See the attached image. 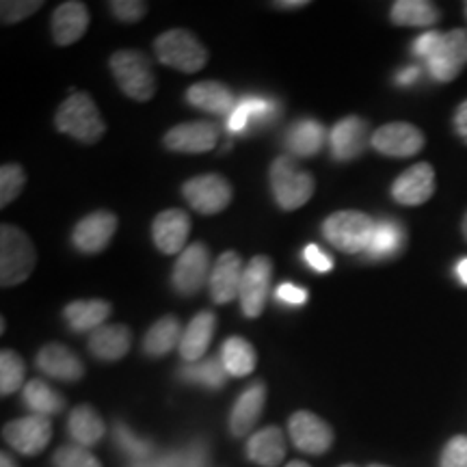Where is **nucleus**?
Returning <instances> with one entry per match:
<instances>
[{
    "label": "nucleus",
    "instance_id": "obj_1",
    "mask_svg": "<svg viewBox=\"0 0 467 467\" xmlns=\"http://www.w3.org/2000/svg\"><path fill=\"white\" fill-rule=\"evenodd\" d=\"M55 124L58 132L67 134V137L85 145L98 143L107 134V124H104L100 109L96 107L89 93L85 91L72 93L57 109Z\"/></svg>",
    "mask_w": 467,
    "mask_h": 467
},
{
    "label": "nucleus",
    "instance_id": "obj_2",
    "mask_svg": "<svg viewBox=\"0 0 467 467\" xmlns=\"http://www.w3.org/2000/svg\"><path fill=\"white\" fill-rule=\"evenodd\" d=\"M37 265V251L28 234L5 223L0 227V285L14 288L31 277Z\"/></svg>",
    "mask_w": 467,
    "mask_h": 467
},
{
    "label": "nucleus",
    "instance_id": "obj_3",
    "mask_svg": "<svg viewBox=\"0 0 467 467\" xmlns=\"http://www.w3.org/2000/svg\"><path fill=\"white\" fill-rule=\"evenodd\" d=\"M115 83L134 102H150L156 96V74L141 50H117L109 58Z\"/></svg>",
    "mask_w": 467,
    "mask_h": 467
},
{
    "label": "nucleus",
    "instance_id": "obj_4",
    "mask_svg": "<svg viewBox=\"0 0 467 467\" xmlns=\"http://www.w3.org/2000/svg\"><path fill=\"white\" fill-rule=\"evenodd\" d=\"M377 221L359 210H340L329 214L323 223V236L344 254H361L372 244Z\"/></svg>",
    "mask_w": 467,
    "mask_h": 467
},
{
    "label": "nucleus",
    "instance_id": "obj_5",
    "mask_svg": "<svg viewBox=\"0 0 467 467\" xmlns=\"http://www.w3.org/2000/svg\"><path fill=\"white\" fill-rule=\"evenodd\" d=\"M154 52L162 66L184 74H197L208 63L206 46L186 28H171L159 35L154 42Z\"/></svg>",
    "mask_w": 467,
    "mask_h": 467
},
{
    "label": "nucleus",
    "instance_id": "obj_6",
    "mask_svg": "<svg viewBox=\"0 0 467 467\" xmlns=\"http://www.w3.org/2000/svg\"><path fill=\"white\" fill-rule=\"evenodd\" d=\"M271 189L279 208L299 210L312 200L317 182L312 173L296 167L288 156H279L271 165Z\"/></svg>",
    "mask_w": 467,
    "mask_h": 467
},
{
    "label": "nucleus",
    "instance_id": "obj_7",
    "mask_svg": "<svg viewBox=\"0 0 467 467\" xmlns=\"http://www.w3.org/2000/svg\"><path fill=\"white\" fill-rule=\"evenodd\" d=\"M426 66L437 83H452L467 66V31L454 28L441 33L433 50L426 57Z\"/></svg>",
    "mask_w": 467,
    "mask_h": 467
},
{
    "label": "nucleus",
    "instance_id": "obj_8",
    "mask_svg": "<svg viewBox=\"0 0 467 467\" xmlns=\"http://www.w3.org/2000/svg\"><path fill=\"white\" fill-rule=\"evenodd\" d=\"M182 195L195 213L210 217V214L223 213L230 206L234 200V189L223 175L203 173L184 182Z\"/></svg>",
    "mask_w": 467,
    "mask_h": 467
},
{
    "label": "nucleus",
    "instance_id": "obj_9",
    "mask_svg": "<svg viewBox=\"0 0 467 467\" xmlns=\"http://www.w3.org/2000/svg\"><path fill=\"white\" fill-rule=\"evenodd\" d=\"M273 279V262L266 255H255L244 266L241 284V309L247 318H258L265 312Z\"/></svg>",
    "mask_w": 467,
    "mask_h": 467
},
{
    "label": "nucleus",
    "instance_id": "obj_10",
    "mask_svg": "<svg viewBox=\"0 0 467 467\" xmlns=\"http://www.w3.org/2000/svg\"><path fill=\"white\" fill-rule=\"evenodd\" d=\"M426 137L418 126L405 121H392L377 128L370 137V145L379 154L392 156V159H409L422 151Z\"/></svg>",
    "mask_w": 467,
    "mask_h": 467
},
{
    "label": "nucleus",
    "instance_id": "obj_11",
    "mask_svg": "<svg viewBox=\"0 0 467 467\" xmlns=\"http://www.w3.org/2000/svg\"><path fill=\"white\" fill-rule=\"evenodd\" d=\"M210 251L203 243H192L180 254L173 268V285L180 295H197L210 282Z\"/></svg>",
    "mask_w": 467,
    "mask_h": 467
},
{
    "label": "nucleus",
    "instance_id": "obj_12",
    "mask_svg": "<svg viewBox=\"0 0 467 467\" xmlns=\"http://www.w3.org/2000/svg\"><path fill=\"white\" fill-rule=\"evenodd\" d=\"M3 437L14 451L25 457H35V454L44 452V448L50 443L52 424L48 418L31 413V416L5 424Z\"/></svg>",
    "mask_w": 467,
    "mask_h": 467
},
{
    "label": "nucleus",
    "instance_id": "obj_13",
    "mask_svg": "<svg viewBox=\"0 0 467 467\" xmlns=\"http://www.w3.org/2000/svg\"><path fill=\"white\" fill-rule=\"evenodd\" d=\"M290 440L306 454H325L334 446V431L325 422L323 418H318L312 411H296L292 413L290 422Z\"/></svg>",
    "mask_w": 467,
    "mask_h": 467
},
{
    "label": "nucleus",
    "instance_id": "obj_14",
    "mask_svg": "<svg viewBox=\"0 0 467 467\" xmlns=\"http://www.w3.org/2000/svg\"><path fill=\"white\" fill-rule=\"evenodd\" d=\"M169 151L178 154H206L219 143V128L213 121H186L173 126L162 139Z\"/></svg>",
    "mask_w": 467,
    "mask_h": 467
},
{
    "label": "nucleus",
    "instance_id": "obj_15",
    "mask_svg": "<svg viewBox=\"0 0 467 467\" xmlns=\"http://www.w3.org/2000/svg\"><path fill=\"white\" fill-rule=\"evenodd\" d=\"M117 232V214L109 210H96V213L87 214L74 225L72 243L80 254L93 255L100 254L109 247Z\"/></svg>",
    "mask_w": 467,
    "mask_h": 467
},
{
    "label": "nucleus",
    "instance_id": "obj_16",
    "mask_svg": "<svg viewBox=\"0 0 467 467\" xmlns=\"http://www.w3.org/2000/svg\"><path fill=\"white\" fill-rule=\"evenodd\" d=\"M435 195V169L431 162H418L402 171L392 184V197L400 206H422Z\"/></svg>",
    "mask_w": 467,
    "mask_h": 467
},
{
    "label": "nucleus",
    "instance_id": "obj_17",
    "mask_svg": "<svg viewBox=\"0 0 467 467\" xmlns=\"http://www.w3.org/2000/svg\"><path fill=\"white\" fill-rule=\"evenodd\" d=\"M243 260L236 251H223L217 258V265L213 266L210 273V296L217 306H227L241 295V284H243Z\"/></svg>",
    "mask_w": 467,
    "mask_h": 467
},
{
    "label": "nucleus",
    "instance_id": "obj_18",
    "mask_svg": "<svg viewBox=\"0 0 467 467\" xmlns=\"http://www.w3.org/2000/svg\"><path fill=\"white\" fill-rule=\"evenodd\" d=\"M191 234V217L184 210L171 208L165 213L156 214L154 223H151V241L156 249L165 255L180 254L186 249V241Z\"/></svg>",
    "mask_w": 467,
    "mask_h": 467
},
{
    "label": "nucleus",
    "instance_id": "obj_19",
    "mask_svg": "<svg viewBox=\"0 0 467 467\" xmlns=\"http://www.w3.org/2000/svg\"><path fill=\"white\" fill-rule=\"evenodd\" d=\"M37 368L57 381H80L85 377V364L78 359L74 350H69L66 344L50 342L37 353Z\"/></svg>",
    "mask_w": 467,
    "mask_h": 467
},
{
    "label": "nucleus",
    "instance_id": "obj_20",
    "mask_svg": "<svg viewBox=\"0 0 467 467\" xmlns=\"http://www.w3.org/2000/svg\"><path fill=\"white\" fill-rule=\"evenodd\" d=\"M368 139V124L359 117L350 115L337 121L331 130V156L340 162H348L364 154Z\"/></svg>",
    "mask_w": 467,
    "mask_h": 467
},
{
    "label": "nucleus",
    "instance_id": "obj_21",
    "mask_svg": "<svg viewBox=\"0 0 467 467\" xmlns=\"http://www.w3.org/2000/svg\"><path fill=\"white\" fill-rule=\"evenodd\" d=\"M89 28V9L85 3L69 0V3L58 5L52 14V37L57 46H72Z\"/></svg>",
    "mask_w": 467,
    "mask_h": 467
},
{
    "label": "nucleus",
    "instance_id": "obj_22",
    "mask_svg": "<svg viewBox=\"0 0 467 467\" xmlns=\"http://www.w3.org/2000/svg\"><path fill=\"white\" fill-rule=\"evenodd\" d=\"M266 402V388L262 381L251 383L244 392L234 402L230 413V433L234 437H244L251 433L255 422L262 416V409Z\"/></svg>",
    "mask_w": 467,
    "mask_h": 467
},
{
    "label": "nucleus",
    "instance_id": "obj_23",
    "mask_svg": "<svg viewBox=\"0 0 467 467\" xmlns=\"http://www.w3.org/2000/svg\"><path fill=\"white\" fill-rule=\"evenodd\" d=\"M214 331H217V317L210 309H203L184 329L182 342H180V355H182V359L189 361V364L202 361L210 342H213Z\"/></svg>",
    "mask_w": 467,
    "mask_h": 467
},
{
    "label": "nucleus",
    "instance_id": "obj_24",
    "mask_svg": "<svg viewBox=\"0 0 467 467\" xmlns=\"http://www.w3.org/2000/svg\"><path fill=\"white\" fill-rule=\"evenodd\" d=\"M132 331L126 325H102L89 337V350L102 361H119L130 350Z\"/></svg>",
    "mask_w": 467,
    "mask_h": 467
},
{
    "label": "nucleus",
    "instance_id": "obj_25",
    "mask_svg": "<svg viewBox=\"0 0 467 467\" xmlns=\"http://www.w3.org/2000/svg\"><path fill=\"white\" fill-rule=\"evenodd\" d=\"M186 102L213 115H232L234 107H236L230 87L217 83V80H203V83L191 85L186 91Z\"/></svg>",
    "mask_w": 467,
    "mask_h": 467
},
{
    "label": "nucleus",
    "instance_id": "obj_26",
    "mask_svg": "<svg viewBox=\"0 0 467 467\" xmlns=\"http://www.w3.org/2000/svg\"><path fill=\"white\" fill-rule=\"evenodd\" d=\"M247 457L255 465L277 467L285 459V440L279 426H266L251 435L247 441Z\"/></svg>",
    "mask_w": 467,
    "mask_h": 467
},
{
    "label": "nucleus",
    "instance_id": "obj_27",
    "mask_svg": "<svg viewBox=\"0 0 467 467\" xmlns=\"http://www.w3.org/2000/svg\"><path fill=\"white\" fill-rule=\"evenodd\" d=\"M325 145V126L317 119H299L295 121L285 132V148L299 159L317 156Z\"/></svg>",
    "mask_w": 467,
    "mask_h": 467
},
{
    "label": "nucleus",
    "instance_id": "obj_28",
    "mask_svg": "<svg viewBox=\"0 0 467 467\" xmlns=\"http://www.w3.org/2000/svg\"><path fill=\"white\" fill-rule=\"evenodd\" d=\"M110 314H113V307H110L109 301L93 299V301H72L67 303L66 317L67 325L72 327L76 334H85V331H96L100 329Z\"/></svg>",
    "mask_w": 467,
    "mask_h": 467
},
{
    "label": "nucleus",
    "instance_id": "obj_29",
    "mask_svg": "<svg viewBox=\"0 0 467 467\" xmlns=\"http://www.w3.org/2000/svg\"><path fill=\"white\" fill-rule=\"evenodd\" d=\"M389 20L396 26L429 28L441 20V11L429 0H396L389 11Z\"/></svg>",
    "mask_w": 467,
    "mask_h": 467
},
{
    "label": "nucleus",
    "instance_id": "obj_30",
    "mask_svg": "<svg viewBox=\"0 0 467 467\" xmlns=\"http://www.w3.org/2000/svg\"><path fill=\"white\" fill-rule=\"evenodd\" d=\"M67 431L78 446L91 448L107 433V424H104L102 416L91 405H80L69 413Z\"/></svg>",
    "mask_w": 467,
    "mask_h": 467
},
{
    "label": "nucleus",
    "instance_id": "obj_31",
    "mask_svg": "<svg viewBox=\"0 0 467 467\" xmlns=\"http://www.w3.org/2000/svg\"><path fill=\"white\" fill-rule=\"evenodd\" d=\"M182 327H180V320L171 317H162L151 325V329L145 334L143 340V353L150 355V358H165L167 353H171L173 348H180V342H182Z\"/></svg>",
    "mask_w": 467,
    "mask_h": 467
},
{
    "label": "nucleus",
    "instance_id": "obj_32",
    "mask_svg": "<svg viewBox=\"0 0 467 467\" xmlns=\"http://www.w3.org/2000/svg\"><path fill=\"white\" fill-rule=\"evenodd\" d=\"M221 361H223L230 377H247L255 370L258 355H255V348L244 337L232 336L221 347Z\"/></svg>",
    "mask_w": 467,
    "mask_h": 467
},
{
    "label": "nucleus",
    "instance_id": "obj_33",
    "mask_svg": "<svg viewBox=\"0 0 467 467\" xmlns=\"http://www.w3.org/2000/svg\"><path fill=\"white\" fill-rule=\"evenodd\" d=\"M22 400H25V405L31 409L35 416L44 418L55 416V413H58L66 407L63 396H58L50 385H46L42 381V379H33V381H28L25 385V389H22Z\"/></svg>",
    "mask_w": 467,
    "mask_h": 467
},
{
    "label": "nucleus",
    "instance_id": "obj_34",
    "mask_svg": "<svg viewBox=\"0 0 467 467\" xmlns=\"http://www.w3.org/2000/svg\"><path fill=\"white\" fill-rule=\"evenodd\" d=\"M180 375H182L186 381L200 383L203 388H210V389L223 388L227 377H230L221 358H208V359L195 361V364H189L186 368H182Z\"/></svg>",
    "mask_w": 467,
    "mask_h": 467
},
{
    "label": "nucleus",
    "instance_id": "obj_35",
    "mask_svg": "<svg viewBox=\"0 0 467 467\" xmlns=\"http://www.w3.org/2000/svg\"><path fill=\"white\" fill-rule=\"evenodd\" d=\"M402 244H405V232H402V227L396 221H377V232L368 254L372 258H388V255H394L396 251H400Z\"/></svg>",
    "mask_w": 467,
    "mask_h": 467
},
{
    "label": "nucleus",
    "instance_id": "obj_36",
    "mask_svg": "<svg viewBox=\"0 0 467 467\" xmlns=\"http://www.w3.org/2000/svg\"><path fill=\"white\" fill-rule=\"evenodd\" d=\"M25 359H22L16 350L5 348L3 353H0V394L9 396L17 392V389H25Z\"/></svg>",
    "mask_w": 467,
    "mask_h": 467
},
{
    "label": "nucleus",
    "instance_id": "obj_37",
    "mask_svg": "<svg viewBox=\"0 0 467 467\" xmlns=\"http://www.w3.org/2000/svg\"><path fill=\"white\" fill-rule=\"evenodd\" d=\"M26 186V171L17 162H7L0 169V206L7 208Z\"/></svg>",
    "mask_w": 467,
    "mask_h": 467
},
{
    "label": "nucleus",
    "instance_id": "obj_38",
    "mask_svg": "<svg viewBox=\"0 0 467 467\" xmlns=\"http://www.w3.org/2000/svg\"><path fill=\"white\" fill-rule=\"evenodd\" d=\"M52 463L55 467H102L100 461L78 443H67V446L58 448L52 457Z\"/></svg>",
    "mask_w": 467,
    "mask_h": 467
},
{
    "label": "nucleus",
    "instance_id": "obj_39",
    "mask_svg": "<svg viewBox=\"0 0 467 467\" xmlns=\"http://www.w3.org/2000/svg\"><path fill=\"white\" fill-rule=\"evenodd\" d=\"M115 440L119 443V448L124 452L130 454L134 461H141L148 457H154V446L148 440H139L130 429H126L124 424L115 426Z\"/></svg>",
    "mask_w": 467,
    "mask_h": 467
},
{
    "label": "nucleus",
    "instance_id": "obj_40",
    "mask_svg": "<svg viewBox=\"0 0 467 467\" xmlns=\"http://www.w3.org/2000/svg\"><path fill=\"white\" fill-rule=\"evenodd\" d=\"M44 7L42 0H5L0 5V20L3 25H17V22L26 20L28 16L37 14Z\"/></svg>",
    "mask_w": 467,
    "mask_h": 467
},
{
    "label": "nucleus",
    "instance_id": "obj_41",
    "mask_svg": "<svg viewBox=\"0 0 467 467\" xmlns=\"http://www.w3.org/2000/svg\"><path fill=\"white\" fill-rule=\"evenodd\" d=\"M109 9L119 22H124V25H134V22L143 20L150 7L143 0H113V3H109Z\"/></svg>",
    "mask_w": 467,
    "mask_h": 467
},
{
    "label": "nucleus",
    "instance_id": "obj_42",
    "mask_svg": "<svg viewBox=\"0 0 467 467\" xmlns=\"http://www.w3.org/2000/svg\"><path fill=\"white\" fill-rule=\"evenodd\" d=\"M440 467H467V435H457L446 443Z\"/></svg>",
    "mask_w": 467,
    "mask_h": 467
},
{
    "label": "nucleus",
    "instance_id": "obj_43",
    "mask_svg": "<svg viewBox=\"0 0 467 467\" xmlns=\"http://www.w3.org/2000/svg\"><path fill=\"white\" fill-rule=\"evenodd\" d=\"M303 258H306L307 265L318 273H329L331 268H334V260H331L323 249L317 247V244H307L306 251H303Z\"/></svg>",
    "mask_w": 467,
    "mask_h": 467
},
{
    "label": "nucleus",
    "instance_id": "obj_44",
    "mask_svg": "<svg viewBox=\"0 0 467 467\" xmlns=\"http://www.w3.org/2000/svg\"><path fill=\"white\" fill-rule=\"evenodd\" d=\"M249 124H251L249 110L244 109L243 102H236V107H234L230 119H227V128H230L232 134H241V132L247 130Z\"/></svg>",
    "mask_w": 467,
    "mask_h": 467
},
{
    "label": "nucleus",
    "instance_id": "obj_45",
    "mask_svg": "<svg viewBox=\"0 0 467 467\" xmlns=\"http://www.w3.org/2000/svg\"><path fill=\"white\" fill-rule=\"evenodd\" d=\"M277 299L288 306H303L307 301V292L295 284H282L277 288Z\"/></svg>",
    "mask_w": 467,
    "mask_h": 467
},
{
    "label": "nucleus",
    "instance_id": "obj_46",
    "mask_svg": "<svg viewBox=\"0 0 467 467\" xmlns=\"http://www.w3.org/2000/svg\"><path fill=\"white\" fill-rule=\"evenodd\" d=\"M182 463V452H169L165 457H148L134 461L132 467H180Z\"/></svg>",
    "mask_w": 467,
    "mask_h": 467
},
{
    "label": "nucleus",
    "instance_id": "obj_47",
    "mask_svg": "<svg viewBox=\"0 0 467 467\" xmlns=\"http://www.w3.org/2000/svg\"><path fill=\"white\" fill-rule=\"evenodd\" d=\"M206 448L202 443H195V446H191L189 451L182 452V463H180V467H206Z\"/></svg>",
    "mask_w": 467,
    "mask_h": 467
},
{
    "label": "nucleus",
    "instance_id": "obj_48",
    "mask_svg": "<svg viewBox=\"0 0 467 467\" xmlns=\"http://www.w3.org/2000/svg\"><path fill=\"white\" fill-rule=\"evenodd\" d=\"M440 35L441 33H437V31H426L422 37L416 39V44H413V52H416L418 57L426 58V57H429V52L433 50V46L437 44V39H440Z\"/></svg>",
    "mask_w": 467,
    "mask_h": 467
},
{
    "label": "nucleus",
    "instance_id": "obj_49",
    "mask_svg": "<svg viewBox=\"0 0 467 467\" xmlns=\"http://www.w3.org/2000/svg\"><path fill=\"white\" fill-rule=\"evenodd\" d=\"M452 124H454V132L459 134L461 141L467 143V100L461 102L457 110H454Z\"/></svg>",
    "mask_w": 467,
    "mask_h": 467
},
{
    "label": "nucleus",
    "instance_id": "obj_50",
    "mask_svg": "<svg viewBox=\"0 0 467 467\" xmlns=\"http://www.w3.org/2000/svg\"><path fill=\"white\" fill-rule=\"evenodd\" d=\"M418 69L416 67H409V69H405V72H400L399 74V83L400 85H407V83H413V80L418 78Z\"/></svg>",
    "mask_w": 467,
    "mask_h": 467
},
{
    "label": "nucleus",
    "instance_id": "obj_51",
    "mask_svg": "<svg viewBox=\"0 0 467 467\" xmlns=\"http://www.w3.org/2000/svg\"><path fill=\"white\" fill-rule=\"evenodd\" d=\"M275 7L282 9H292V7H307V0H279V3H273Z\"/></svg>",
    "mask_w": 467,
    "mask_h": 467
},
{
    "label": "nucleus",
    "instance_id": "obj_52",
    "mask_svg": "<svg viewBox=\"0 0 467 467\" xmlns=\"http://www.w3.org/2000/svg\"><path fill=\"white\" fill-rule=\"evenodd\" d=\"M457 273H459V279H461V282H463V284L467 285V258L459 262Z\"/></svg>",
    "mask_w": 467,
    "mask_h": 467
},
{
    "label": "nucleus",
    "instance_id": "obj_53",
    "mask_svg": "<svg viewBox=\"0 0 467 467\" xmlns=\"http://www.w3.org/2000/svg\"><path fill=\"white\" fill-rule=\"evenodd\" d=\"M0 467H17L16 461L9 454H0Z\"/></svg>",
    "mask_w": 467,
    "mask_h": 467
},
{
    "label": "nucleus",
    "instance_id": "obj_54",
    "mask_svg": "<svg viewBox=\"0 0 467 467\" xmlns=\"http://www.w3.org/2000/svg\"><path fill=\"white\" fill-rule=\"evenodd\" d=\"M285 467H309V465L303 463V461H290V463L285 465Z\"/></svg>",
    "mask_w": 467,
    "mask_h": 467
},
{
    "label": "nucleus",
    "instance_id": "obj_55",
    "mask_svg": "<svg viewBox=\"0 0 467 467\" xmlns=\"http://www.w3.org/2000/svg\"><path fill=\"white\" fill-rule=\"evenodd\" d=\"M461 232H463V238L467 241V213H465V217H463V223H461Z\"/></svg>",
    "mask_w": 467,
    "mask_h": 467
},
{
    "label": "nucleus",
    "instance_id": "obj_56",
    "mask_svg": "<svg viewBox=\"0 0 467 467\" xmlns=\"http://www.w3.org/2000/svg\"><path fill=\"white\" fill-rule=\"evenodd\" d=\"M463 14H465V20H467V0L463 3Z\"/></svg>",
    "mask_w": 467,
    "mask_h": 467
},
{
    "label": "nucleus",
    "instance_id": "obj_57",
    "mask_svg": "<svg viewBox=\"0 0 467 467\" xmlns=\"http://www.w3.org/2000/svg\"><path fill=\"white\" fill-rule=\"evenodd\" d=\"M368 467H385V465H368Z\"/></svg>",
    "mask_w": 467,
    "mask_h": 467
},
{
    "label": "nucleus",
    "instance_id": "obj_58",
    "mask_svg": "<svg viewBox=\"0 0 467 467\" xmlns=\"http://www.w3.org/2000/svg\"><path fill=\"white\" fill-rule=\"evenodd\" d=\"M342 467H358V465H350V463H348V465H342Z\"/></svg>",
    "mask_w": 467,
    "mask_h": 467
}]
</instances>
